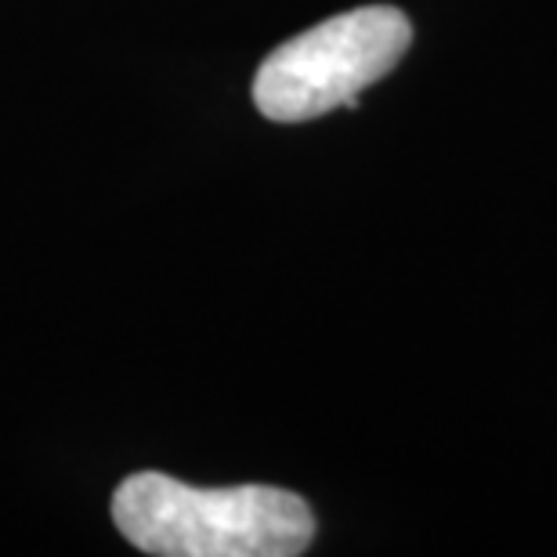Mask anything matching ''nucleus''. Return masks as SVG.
I'll return each instance as SVG.
<instances>
[{
  "mask_svg": "<svg viewBox=\"0 0 557 557\" xmlns=\"http://www.w3.org/2000/svg\"><path fill=\"white\" fill-rule=\"evenodd\" d=\"M413 26L398 8L373 4L333 15L275 48L253 76V102L275 124L359 106V95L403 62Z\"/></svg>",
  "mask_w": 557,
  "mask_h": 557,
  "instance_id": "nucleus-2",
  "label": "nucleus"
},
{
  "mask_svg": "<svg viewBox=\"0 0 557 557\" xmlns=\"http://www.w3.org/2000/svg\"><path fill=\"white\" fill-rule=\"evenodd\" d=\"M113 521L131 547L156 557H297L315 540V515L297 493L196 488L156 471L120 482Z\"/></svg>",
  "mask_w": 557,
  "mask_h": 557,
  "instance_id": "nucleus-1",
  "label": "nucleus"
}]
</instances>
